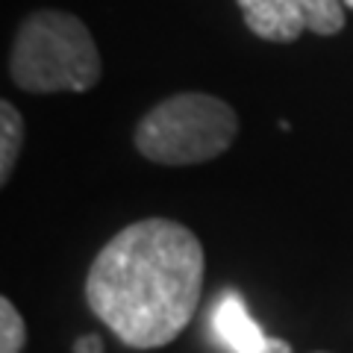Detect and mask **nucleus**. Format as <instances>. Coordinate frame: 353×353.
<instances>
[{
    "mask_svg": "<svg viewBox=\"0 0 353 353\" xmlns=\"http://www.w3.org/2000/svg\"><path fill=\"white\" fill-rule=\"evenodd\" d=\"M203 268V245L189 227L145 218L101 248L85 277V303L121 345L157 350L192 324Z\"/></svg>",
    "mask_w": 353,
    "mask_h": 353,
    "instance_id": "f257e3e1",
    "label": "nucleus"
},
{
    "mask_svg": "<svg viewBox=\"0 0 353 353\" xmlns=\"http://www.w3.org/2000/svg\"><path fill=\"white\" fill-rule=\"evenodd\" d=\"M101 53L88 27L59 9L32 12L21 24L9 57L15 85L36 94L88 92L101 80Z\"/></svg>",
    "mask_w": 353,
    "mask_h": 353,
    "instance_id": "f03ea898",
    "label": "nucleus"
},
{
    "mask_svg": "<svg viewBox=\"0 0 353 353\" xmlns=\"http://www.w3.org/2000/svg\"><path fill=\"white\" fill-rule=\"evenodd\" d=\"M239 132L236 109L221 97L183 92L162 101L136 124V150L159 165H201L221 157Z\"/></svg>",
    "mask_w": 353,
    "mask_h": 353,
    "instance_id": "7ed1b4c3",
    "label": "nucleus"
},
{
    "mask_svg": "<svg viewBox=\"0 0 353 353\" xmlns=\"http://www.w3.org/2000/svg\"><path fill=\"white\" fill-rule=\"evenodd\" d=\"M250 32L265 41H297L306 27V15L297 0H239Z\"/></svg>",
    "mask_w": 353,
    "mask_h": 353,
    "instance_id": "20e7f679",
    "label": "nucleus"
},
{
    "mask_svg": "<svg viewBox=\"0 0 353 353\" xmlns=\"http://www.w3.org/2000/svg\"><path fill=\"white\" fill-rule=\"evenodd\" d=\"M212 327H215L218 339L233 353H256L265 347V341H268V336H265L259 324L248 315L245 301H241L236 292L221 294L215 315H212Z\"/></svg>",
    "mask_w": 353,
    "mask_h": 353,
    "instance_id": "39448f33",
    "label": "nucleus"
},
{
    "mask_svg": "<svg viewBox=\"0 0 353 353\" xmlns=\"http://www.w3.org/2000/svg\"><path fill=\"white\" fill-rule=\"evenodd\" d=\"M21 145H24V118L12 103L3 101L0 103V183H9L12 176Z\"/></svg>",
    "mask_w": 353,
    "mask_h": 353,
    "instance_id": "423d86ee",
    "label": "nucleus"
},
{
    "mask_svg": "<svg viewBox=\"0 0 353 353\" xmlns=\"http://www.w3.org/2000/svg\"><path fill=\"white\" fill-rule=\"evenodd\" d=\"M306 15V27L318 36H333L345 30V12H341V0H297Z\"/></svg>",
    "mask_w": 353,
    "mask_h": 353,
    "instance_id": "0eeeda50",
    "label": "nucleus"
},
{
    "mask_svg": "<svg viewBox=\"0 0 353 353\" xmlns=\"http://www.w3.org/2000/svg\"><path fill=\"white\" fill-rule=\"evenodd\" d=\"M27 345V324L9 297H0V353H21Z\"/></svg>",
    "mask_w": 353,
    "mask_h": 353,
    "instance_id": "6e6552de",
    "label": "nucleus"
},
{
    "mask_svg": "<svg viewBox=\"0 0 353 353\" xmlns=\"http://www.w3.org/2000/svg\"><path fill=\"white\" fill-rule=\"evenodd\" d=\"M74 353H103V341L97 336H83L74 345Z\"/></svg>",
    "mask_w": 353,
    "mask_h": 353,
    "instance_id": "1a4fd4ad",
    "label": "nucleus"
},
{
    "mask_svg": "<svg viewBox=\"0 0 353 353\" xmlns=\"http://www.w3.org/2000/svg\"><path fill=\"white\" fill-rule=\"evenodd\" d=\"M256 353H294L289 341H283V339H268L265 341V347L256 350Z\"/></svg>",
    "mask_w": 353,
    "mask_h": 353,
    "instance_id": "9d476101",
    "label": "nucleus"
},
{
    "mask_svg": "<svg viewBox=\"0 0 353 353\" xmlns=\"http://www.w3.org/2000/svg\"><path fill=\"white\" fill-rule=\"evenodd\" d=\"M345 6H347V9H353V0H345Z\"/></svg>",
    "mask_w": 353,
    "mask_h": 353,
    "instance_id": "9b49d317",
    "label": "nucleus"
}]
</instances>
